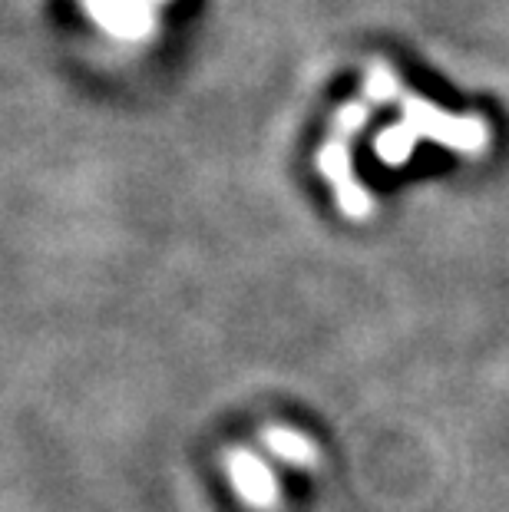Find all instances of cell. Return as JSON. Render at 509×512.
I'll list each match as a JSON object with an SVG mask.
<instances>
[{"label":"cell","instance_id":"obj_1","mask_svg":"<svg viewBox=\"0 0 509 512\" xmlns=\"http://www.w3.org/2000/svg\"><path fill=\"white\" fill-rule=\"evenodd\" d=\"M397 106H400L404 123L414 129L417 136L433 139V143L447 146L453 152L480 156V152L490 146V126H486V119L480 116H450V113H443L440 106L420 100L414 93L400 96Z\"/></svg>","mask_w":509,"mask_h":512},{"label":"cell","instance_id":"obj_2","mask_svg":"<svg viewBox=\"0 0 509 512\" xmlns=\"http://www.w3.org/2000/svg\"><path fill=\"white\" fill-rule=\"evenodd\" d=\"M225 470H229L235 493L242 496L248 506L275 509L281 503L278 476L268 470V466L258 460L255 453L242 450V446H238V450H229V456H225Z\"/></svg>","mask_w":509,"mask_h":512},{"label":"cell","instance_id":"obj_3","mask_svg":"<svg viewBox=\"0 0 509 512\" xmlns=\"http://www.w3.org/2000/svg\"><path fill=\"white\" fill-rule=\"evenodd\" d=\"M83 7L119 40H146L156 30L153 0H83Z\"/></svg>","mask_w":509,"mask_h":512},{"label":"cell","instance_id":"obj_4","mask_svg":"<svg viewBox=\"0 0 509 512\" xmlns=\"http://www.w3.org/2000/svg\"><path fill=\"white\" fill-rule=\"evenodd\" d=\"M262 443L265 450L275 456V460L288 463V466H301V470H311L318 463V450L308 437H301L298 430L291 427H265L262 430Z\"/></svg>","mask_w":509,"mask_h":512},{"label":"cell","instance_id":"obj_5","mask_svg":"<svg viewBox=\"0 0 509 512\" xmlns=\"http://www.w3.org/2000/svg\"><path fill=\"white\" fill-rule=\"evenodd\" d=\"M414 149H417V133L407 123L387 126L374 136V156L387 162V166H404L414 156Z\"/></svg>","mask_w":509,"mask_h":512},{"label":"cell","instance_id":"obj_6","mask_svg":"<svg viewBox=\"0 0 509 512\" xmlns=\"http://www.w3.org/2000/svg\"><path fill=\"white\" fill-rule=\"evenodd\" d=\"M318 172L321 179H328L334 189H338L341 182L354 179V162H351V149H348V139H331V143H324L318 149Z\"/></svg>","mask_w":509,"mask_h":512},{"label":"cell","instance_id":"obj_7","mask_svg":"<svg viewBox=\"0 0 509 512\" xmlns=\"http://www.w3.org/2000/svg\"><path fill=\"white\" fill-rule=\"evenodd\" d=\"M364 96H367V103L384 106V103H397L404 93H400V83H397L391 67H384V63H371L364 73Z\"/></svg>","mask_w":509,"mask_h":512},{"label":"cell","instance_id":"obj_8","mask_svg":"<svg viewBox=\"0 0 509 512\" xmlns=\"http://www.w3.org/2000/svg\"><path fill=\"white\" fill-rule=\"evenodd\" d=\"M334 199H338V209L348 215V219H367L371 209H374L371 192H367L357 179L341 182L338 189H334Z\"/></svg>","mask_w":509,"mask_h":512},{"label":"cell","instance_id":"obj_9","mask_svg":"<svg viewBox=\"0 0 509 512\" xmlns=\"http://www.w3.org/2000/svg\"><path fill=\"white\" fill-rule=\"evenodd\" d=\"M367 119H371V110H367V103H344L338 113H334V136L338 139H351L357 136L361 129L367 126Z\"/></svg>","mask_w":509,"mask_h":512},{"label":"cell","instance_id":"obj_10","mask_svg":"<svg viewBox=\"0 0 509 512\" xmlns=\"http://www.w3.org/2000/svg\"><path fill=\"white\" fill-rule=\"evenodd\" d=\"M153 4H166V0H153Z\"/></svg>","mask_w":509,"mask_h":512}]
</instances>
